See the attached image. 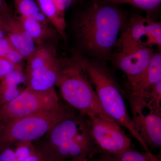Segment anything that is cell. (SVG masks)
Instances as JSON below:
<instances>
[{"label": "cell", "mask_w": 161, "mask_h": 161, "mask_svg": "<svg viewBox=\"0 0 161 161\" xmlns=\"http://www.w3.org/2000/svg\"><path fill=\"white\" fill-rule=\"evenodd\" d=\"M124 14L109 4H95L78 19L75 26L79 47L87 55L106 60L116 47L127 22Z\"/></svg>", "instance_id": "cell-1"}, {"label": "cell", "mask_w": 161, "mask_h": 161, "mask_svg": "<svg viewBox=\"0 0 161 161\" xmlns=\"http://www.w3.org/2000/svg\"><path fill=\"white\" fill-rule=\"evenodd\" d=\"M41 138L34 145L43 161L88 158L97 149L87 117L78 111L59 121Z\"/></svg>", "instance_id": "cell-2"}, {"label": "cell", "mask_w": 161, "mask_h": 161, "mask_svg": "<svg viewBox=\"0 0 161 161\" xmlns=\"http://www.w3.org/2000/svg\"><path fill=\"white\" fill-rule=\"evenodd\" d=\"M61 70L56 86L70 107L87 116L94 114L116 122L104 111L94 87L81 64L79 54L60 58Z\"/></svg>", "instance_id": "cell-3"}, {"label": "cell", "mask_w": 161, "mask_h": 161, "mask_svg": "<svg viewBox=\"0 0 161 161\" xmlns=\"http://www.w3.org/2000/svg\"><path fill=\"white\" fill-rule=\"evenodd\" d=\"M81 64L95 89L101 105L107 115L126 128L144 151L149 148L136 130L127 111L124 97L115 78L102 63L90 60L79 54Z\"/></svg>", "instance_id": "cell-4"}, {"label": "cell", "mask_w": 161, "mask_h": 161, "mask_svg": "<svg viewBox=\"0 0 161 161\" xmlns=\"http://www.w3.org/2000/svg\"><path fill=\"white\" fill-rule=\"evenodd\" d=\"M75 110L63 104L53 109L0 124V147L13 146L20 141L40 139Z\"/></svg>", "instance_id": "cell-5"}, {"label": "cell", "mask_w": 161, "mask_h": 161, "mask_svg": "<svg viewBox=\"0 0 161 161\" xmlns=\"http://www.w3.org/2000/svg\"><path fill=\"white\" fill-rule=\"evenodd\" d=\"M55 88L37 91L26 87L14 100L0 107V124L63 105Z\"/></svg>", "instance_id": "cell-6"}, {"label": "cell", "mask_w": 161, "mask_h": 161, "mask_svg": "<svg viewBox=\"0 0 161 161\" xmlns=\"http://www.w3.org/2000/svg\"><path fill=\"white\" fill-rule=\"evenodd\" d=\"M127 98L136 132L149 149H160L161 110L130 93H127Z\"/></svg>", "instance_id": "cell-7"}, {"label": "cell", "mask_w": 161, "mask_h": 161, "mask_svg": "<svg viewBox=\"0 0 161 161\" xmlns=\"http://www.w3.org/2000/svg\"><path fill=\"white\" fill-rule=\"evenodd\" d=\"M86 116L92 138L99 150L117 156L132 147L131 139L118 123L94 114Z\"/></svg>", "instance_id": "cell-8"}, {"label": "cell", "mask_w": 161, "mask_h": 161, "mask_svg": "<svg viewBox=\"0 0 161 161\" xmlns=\"http://www.w3.org/2000/svg\"><path fill=\"white\" fill-rule=\"evenodd\" d=\"M147 39V46H161V24L134 14L127 20L116 47L120 50L129 49L144 45L143 39Z\"/></svg>", "instance_id": "cell-9"}, {"label": "cell", "mask_w": 161, "mask_h": 161, "mask_svg": "<svg viewBox=\"0 0 161 161\" xmlns=\"http://www.w3.org/2000/svg\"><path fill=\"white\" fill-rule=\"evenodd\" d=\"M154 53L149 47L140 45L119 50L115 54L114 64L126 76L129 88L135 86L144 77Z\"/></svg>", "instance_id": "cell-10"}, {"label": "cell", "mask_w": 161, "mask_h": 161, "mask_svg": "<svg viewBox=\"0 0 161 161\" xmlns=\"http://www.w3.org/2000/svg\"><path fill=\"white\" fill-rule=\"evenodd\" d=\"M6 29L7 36L12 45L27 60L34 52L36 45L11 9L6 15Z\"/></svg>", "instance_id": "cell-11"}, {"label": "cell", "mask_w": 161, "mask_h": 161, "mask_svg": "<svg viewBox=\"0 0 161 161\" xmlns=\"http://www.w3.org/2000/svg\"><path fill=\"white\" fill-rule=\"evenodd\" d=\"M24 69H16L0 80V107L14 100L25 89L19 87L23 84L25 86Z\"/></svg>", "instance_id": "cell-12"}, {"label": "cell", "mask_w": 161, "mask_h": 161, "mask_svg": "<svg viewBox=\"0 0 161 161\" xmlns=\"http://www.w3.org/2000/svg\"><path fill=\"white\" fill-rule=\"evenodd\" d=\"M18 18L31 36L36 46L56 43L57 39L60 37L51 25H46L34 19L21 16H18Z\"/></svg>", "instance_id": "cell-13"}, {"label": "cell", "mask_w": 161, "mask_h": 161, "mask_svg": "<svg viewBox=\"0 0 161 161\" xmlns=\"http://www.w3.org/2000/svg\"><path fill=\"white\" fill-rule=\"evenodd\" d=\"M161 81V54L154 53L146 74L135 86L129 88L128 93L140 96Z\"/></svg>", "instance_id": "cell-14"}, {"label": "cell", "mask_w": 161, "mask_h": 161, "mask_svg": "<svg viewBox=\"0 0 161 161\" xmlns=\"http://www.w3.org/2000/svg\"><path fill=\"white\" fill-rule=\"evenodd\" d=\"M39 8L52 26L64 40H67L66 24L64 15L58 10L55 0H36Z\"/></svg>", "instance_id": "cell-15"}, {"label": "cell", "mask_w": 161, "mask_h": 161, "mask_svg": "<svg viewBox=\"0 0 161 161\" xmlns=\"http://www.w3.org/2000/svg\"><path fill=\"white\" fill-rule=\"evenodd\" d=\"M15 8L20 16L30 18L46 25H52L34 0H13Z\"/></svg>", "instance_id": "cell-16"}, {"label": "cell", "mask_w": 161, "mask_h": 161, "mask_svg": "<svg viewBox=\"0 0 161 161\" xmlns=\"http://www.w3.org/2000/svg\"><path fill=\"white\" fill-rule=\"evenodd\" d=\"M116 156L118 161H161L160 157L153 154L150 151L139 152L132 147Z\"/></svg>", "instance_id": "cell-17"}, {"label": "cell", "mask_w": 161, "mask_h": 161, "mask_svg": "<svg viewBox=\"0 0 161 161\" xmlns=\"http://www.w3.org/2000/svg\"><path fill=\"white\" fill-rule=\"evenodd\" d=\"M136 96L142 98L153 108L161 110V81L156 84L143 95Z\"/></svg>", "instance_id": "cell-18"}, {"label": "cell", "mask_w": 161, "mask_h": 161, "mask_svg": "<svg viewBox=\"0 0 161 161\" xmlns=\"http://www.w3.org/2000/svg\"><path fill=\"white\" fill-rule=\"evenodd\" d=\"M105 3H125L146 11L155 10L159 6L161 0H103Z\"/></svg>", "instance_id": "cell-19"}, {"label": "cell", "mask_w": 161, "mask_h": 161, "mask_svg": "<svg viewBox=\"0 0 161 161\" xmlns=\"http://www.w3.org/2000/svg\"><path fill=\"white\" fill-rule=\"evenodd\" d=\"M13 147L17 161H26L35 150L33 142L31 141H20Z\"/></svg>", "instance_id": "cell-20"}, {"label": "cell", "mask_w": 161, "mask_h": 161, "mask_svg": "<svg viewBox=\"0 0 161 161\" xmlns=\"http://www.w3.org/2000/svg\"><path fill=\"white\" fill-rule=\"evenodd\" d=\"M19 51L12 45L7 36L0 39V58L13 61L17 57Z\"/></svg>", "instance_id": "cell-21"}, {"label": "cell", "mask_w": 161, "mask_h": 161, "mask_svg": "<svg viewBox=\"0 0 161 161\" xmlns=\"http://www.w3.org/2000/svg\"><path fill=\"white\" fill-rule=\"evenodd\" d=\"M19 68L23 67L17 66L6 58H0V80L14 70Z\"/></svg>", "instance_id": "cell-22"}, {"label": "cell", "mask_w": 161, "mask_h": 161, "mask_svg": "<svg viewBox=\"0 0 161 161\" xmlns=\"http://www.w3.org/2000/svg\"><path fill=\"white\" fill-rule=\"evenodd\" d=\"M88 161H118L116 156L102 151L99 149L89 158Z\"/></svg>", "instance_id": "cell-23"}, {"label": "cell", "mask_w": 161, "mask_h": 161, "mask_svg": "<svg viewBox=\"0 0 161 161\" xmlns=\"http://www.w3.org/2000/svg\"><path fill=\"white\" fill-rule=\"evenodd\" d=\"M0 161H17L13 146L0 147Z\"/></svg>", "instance_id": "cell-24"}, {"label": "cell", "mask_w": 161, "mask_h": 161, "mask_svg": "<svg viewBox=\"0 0 161 161\" xmlns=\"http://www.w3.org/2000/svg\"><path fill=\"white\" fill-rule=\"evenodd\" d=\"M75 0H55L56 6L59 11L64 15L65 10L75 2Z\"/></svg>", "instance_id": "cell-25"}, {"label": "cell", "mask_w": 161, "mask_h": 161, "mask_svg": "<svg viewBox=\"0 0 161 161\" xmlns=\"http://www.w3.org/2000/svg\"><path fill=\"white\" fill-rule=\"evenodd\" d=\"M8 12L6 14L0 16V39L7 36L6 29V15Z\"/></svg>", "instance_id": "cell-26"}, {"label": "cell", "mask_w": 161, "mask_h": 161, "mask_svg": "<svg viewBox=\"0 0 161 161\" xmlns=\"http://www.w3.org/2000/svg\"><path fill=\"white\" fill-rule=\"evenodd\" d=\"M26 161H43V160L40 153L35 148L34 151Z\"/></svg>", "instance_id": "cell-27"}, {"label": "cell", "mask_w": 161, "mask_h": 161, "mask_svg": "<svg viewBox=\"0 0 161 161\" xmlns=\"http://www.w3.org/2000/svg\"><path fill=\"white\" fill-rule=\"evenodd\" d=\"M9 9L6 0H0V16L6 14Z\"/></svg>", "instance_id": "cell-28"}, {"label": "cell", "mask_w": 161, "mask_h": 161, "mask_svg": "<svg viewBox=\"0 0 161 161\" xmlns=\"http://www.w3.org/2000/svg\"><path fill=\"white\" fill-rule=\"evenodd\" d=\"M88 158H82L79 159L75 160H73L71 161H88Z\"/></svg>", "instance_id": "cell-29"}]
</instances>
